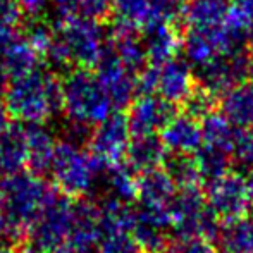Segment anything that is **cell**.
I'll return each mask as SVG.
<instances>
[{"instance_id":"cell-1","label":"cell","mask_w":253,"mask_h":253,"mask_svg":"<svg viewBox=\"0 0 253 253\" xmlns=\"http://www.w3.org/2000/svg\"><path fill=\"white\" fill-rule=\"evenodd\" d=\"M3 102L14 121L43 124L62 112V80L50 71L37 67L7 83Z\"/></svg>"},{"instance_id":"cell-2","label":"cell","mask_w":253,"mask_h":253,"mask_svg":"<svg viewBox=\"0 0 253 253\" xmlns=\"http://www.w3.org/2000/svg\"><path fill=\"white\" fill-rule=\"evenodd\" d=\"M105 40L100 21L62 17L53 26V42L47 60L66 69H91L100 60Z\"/></svg>"},{"instance_id":"cell-3","label":"cell","mask_w":253,"mask_h":253,"mask_svg":"<svg viewBox=\"0 0 253 253\" xmlns=\"http://www.w3.org/2000/svg\"><path fill=\"white\" fill-rule=\"evenodd\" d=\"M62 80V112L67 121L97 126L110 114L112 102L91 69H69Z\"/></svg>"},{"instance_id":"cell-4","label":"cell","mask_w":253,"mask_h":253,"mask_svg":"<svg viewBox=\"0 0 253 253\" xmlns=\"http://www.w3.org/2000/svg\"><path fill=\"white\" fill-rule=\"evenodd\" d=\"M167 209L172 219L174 241L183 243L193 238H203L213 243L219 240L222 220L209 207L205 191L200 186L177 190Z\"/></svg>"},{"instance_id":"cell-5","label":"cell","mask_w":253,"mask_h":253,"mask_svg":"<svg viewBox=\"0 0 253 253\" xmlns=\"http://www.w3.org/2000/svg\"><path fill=\"white\" fill-rule=\"evenodd\" d=\"M73 198L57 191L28 229V250L55 252L67 243L73 229Z\"/></svg>"},{"instance_id":"cell-6","label":"cell","mask_w":253,"mask_h":253,"mask_svg":"<svg viewBox=\"0 0 253 253\" xmlns=\"http://www.w3.org/2000/svg\"><path fill=\"white\" fill-rule=\"evenodd\" d=\"M93 177L86 150L66 140H57L50 169V179L57 190L73 200L86 197Z\"/></svg>"},{"instance_id":"cell-7","label":"cell","mask_w":253,"mask_h":253,"mask_svg":"<svg viewBox=\"0 0 253 253\" xmlns=\"http://www.w3.org/2000/svg\"><path fill=\"white\" fill-rule=\"evenodd\" d=\"M252 50L238 53H217L203 66L193 69L195 83L217 98L236 84L248 80Z\"/></svg>"},{"instance_id":"cell-8","label":"cell","mask_w":253,"mask_h":253,"mask_svg":"<svg viewBox=\"0 0 253 253\" xmlns=\"http://www.w3.org/2000/svg\"><path fill=\"white\" fill-rule=\"evenodd\" d=\"M205 198L210 209L224 222H233L248 215L253 203L247 177L241 176V172H227L207 183Z\"/></svg>"},{"instance_id":"cell-9","label":"cell","mask_w":253,"mask_h":253,"mask_svg":"<svg viewBox=\"0 0 253 253\" xmlns=\"http://www.w3.org/2000/svg\"><path fill=\"white\" fill-rule=\"evenodd\" d=\"M131 234L143 253H164L172 248V219L169 209L145 203L134 207Z\"/></svg>"},{"instance_id":"cell-10","label":"cell","mask_w":253,"mask_h":253,"mask_svg":"<svg viewBox=\"0 0 253 253\" xmlns=\"http://www.w3.org/2000/svg\"><path fill=\"white\" fill-rule=\"evenodd\" d=\"M129 141L131 131L127 124V114H124V110H116L95 126L93 136L86 150L110 169L126 159Z\"/></svg>"},{"instance_id":"cell-11","label":"cell","mask_w":253,"mask_h":253,"mask_svg":"<svg viewBox=\"0 0 253 253\" xmlns=\"http://www.w3.org/2000/svg\"><path fill=\"white\" fill-rule=\"evenodd\" d=\"M95 71H97L95 74L102 83L103 90L109 95L114 109H129L133 100L138 97V76L121 62V59L109 43L103 48V53Z\"/></svg>"},{"instance_id":"cell-12","label":"cell","mask_w":253,"mask_h":253,"mask_svg":"<svg viewBox=\"0 0 253 253\" xmlns=\"http://www.w3.org/2000/svg\"><path fill=\"white\" fill-rule=\"evenodd\" d=\"M179 114V105L160 95H138L127 109L131 136L160 134L162 129Z\"/></svg>"},{"instance_id":"cell-13","label":"cell","mask_w":253,"mask_h":253,"mask_svg":"<svg viewBox=\"0 0 253 253\" xmlns=\"http://www.w3.org/2000/svg\"><path fill=\"white\" fill-rule=\"evenodd\" d=\"M184 31L179 24L153 19L141 31L148 64L162 66L167 60L179 55Z\"/></svg>"},{"instance_id":"cell-14","label":"cell","mask_w":253,"mask_h":253,"mask_svg":"<svg viewBox=\"0 0 253 253\" xmlns=\"http://www.w3.org/2000/svg\"><path fill=\"white\" fill-rule=\"evenodd\" d=\"M159 67L157 74V95L181 105L195 88V74L183 57H174Z\"/></svg>"},{"instance_id":"cell-15","label":"cell","mask_w":253,"mask_h":253,"mask_svg":"<svg viewBox=\"0 0 253 253\" xmlns=\"http://www.w3.org/2000/svg\"><path fill=\"white\" fill-rule=\"evenodd\" d=\"M231 0H186L181 10L183 31H213L226 21Z\"/></svg>"},{"instance_id":"cell-16","label":"cell","mask_w":253,"mask_h":253,"mask_svg":"<svg viewBox=\"0 0 253 253\" xmlns=\"http://www.w3.org/2000/svg\"><path fill=\"white\" fill-rule=\"evenodd\" d=\"M42 60L43 59L40 57V53L35 50L30 40L21 33H16L10 40L0 45V67L9 78V81L35 71L37 67H40Z\"/></svg>"},{"instance_id":"cell-17","label":"cell","mask_w":253,"mask_h":253,"mask_svg":"<svg viewBox=\"0 0 253 253\" xmlns=\"http://www.w3.org/2000/svg\"><path fill=\"white\" fill-rule=\"evenodd\" d=\"M28 166L26 127L16 121L0 134V179L23 172Z\"/></svg>"},{"instance_id":"cell-18","label":"cell","mask_w":253,"mask_h":253,"mask_svg":"<svg viewBox=\"0 0 253 253\" xmlns=\"http://www.w3.org/2000/svg\"><path fill=\"white\" fill-rule=\"evenodd\" d=\"M160 138L169 152L195 153L203 145L200 121L186 116L184 112L177 114L162 129Z\"/></svg>"},{"instance_id":"cell-19","label":"cell","mask_w":253,"mask_h":253,"mask_svg":"<svg viewBox=\"0 0 253 253\" xmlns=\"http://www.w3.org/2000/svg\"><path fill=\"white\" fill-rule=\"evenodd\" d=\"M28 138V166L26 170L38 177H50L52 160L57 141L42 124H26Z\"/></svg>"},{"instance_id":"cell-20","label":"cell","mask_w":253,"mask_h":253,"mask_svg":"<svg viewBox=\"0 0 253 253\" xmlns=\"http://www.w3.org/2000/svg\"><path fill=\"white\" fill-rule=\"evenodd\" d=\"M222 116L238 129L253 127V84L250 81L236 84L219 97Z\"/></svg>"},{"instance_id":"cell-21","label":"cell","mask_w":253,"mask_h":253,"mask_svg":"<svg viewBox=\"0 0 253 253\" xmlns=\"http://www.w3.org/2000/svg\"><path fill=\"white\" fill-rule=\"evenodd\" d=\"M166 153L167 148L160 134H141V136H131L124 160L140 174L162 166Z\"/></svg>"},{"instance_id":"cell-22","label":"cell","mask_w":253,"mask_h":253,"mask_svg":"<svg viewBox=\"0 0 253 253\" xmlns=\"http://www.w3.org/2000/svg\"><path fill=\"white\" fill-rule=\"evenodd\" d=\"M177 188L169 174L160 167L140 172L138 176V202L153 207H169Z\"/></svg>"},{"instance_id":"cell-23","label":"cell","mask_w":253,"mask_h":253,"mask_svg":"<svg viewBox=\"0 0 253 253\" xmlns=\"http://www.w3.org/2000/svg\"><path fill=\"white\" fill-rule=\"evenodd\" d=\"M162 169L169 174V177L176 184L177 190L198 186L202 181L195 153H181V152L167 150L166 159L162 162Z\"/></svg>"},{"instance_id":"cell-24","label":"cell","mask_w":253,"mask_h":253,"mask_svg":"<svg viewBox=\"0 0 253 253\" xmlns=\"http://www.w3.org/2000/svg\"><path fill=\"white\" fill-rule=\"evenodd\" d=\"M219 243L227 253H253V207L248 215L222 226Z\"/></svg>"},{"instance_id":"cell-25","label":"cell","mask_w":253,"mask_h":253,"mask_svg":"<svg viewBox=\"0 0 253 253\" xmlns=\"http://www.w3.org/2000/svg\"><path fill=\"white\" fill-rule=\"evenodd\" d=\"M200 127H202L203 145L220 148V150H226L231 153V147H233L238 127H234L233 124L222 116L220 110L219 112L213 110V112L207 114L200 121Z\"/></svg>"},{"instance_id":"cell-26","label":"cell","mask_w":253,"mask_h":253,"mask_svg":"<svg viewBox=\"0 0 253 253\" xmlns=\"http://www.w3.org/2000/svg\"><path fill=\"white\" fill-rule=\"evenodd\" d=\"M110 17L117 24L143 30L153 19L152 0H110Z\"/></svg>"},{"instance_id":"cell-27","label":"cell","mask_w":253,"mask_h":253,"mask_svg":"<svg viewBox=\"0 0 253 253\" xmlns=\"http://www.w3.org/2000/svg\"><path fill=\"white\" fill-rule=\"evenodd\" d=\"M181 52H183V59L190 64L191 69L203 66L219 53L212 31H184Z\"/></svg>"},{"instance_id":"cell-28","label":"cell","mask_w":253,"mask_h":253,"mask_svg":"<svg viewBox=\"0 0 253 253\" xmlns=\"http://www.w3.org/2000/svg\"><path fill=\"white\" fill-rule=\"evenodd\" d=\"M138 176L140 174L126 162L116 164L107 170L105 177L109 181L110 195L117 197L126 203H133L138 200Z\"/></svg>"},{"instance_id":"cell-29","label":"cell","mask_w":253,"mask_h":253,"mask_svg":"<svg viewBox=\"0 0 253 253\" xmlns=\"http://www.w3.org/2000/svg\"><path fill=\"white\" fill-rule=\"evenodd\" d=\"M195 159H197L202 181H207V183L231 172L229 169L233 166V159H231L229 152L209 147V145H202L195 152Z\"/></svg>"},{"instance_id":"cell-30","label":"cell","mask_w":253,"mask_h":253,"mask_svg":"<svg viewBox=\"0 0 253 253\" xmlns=\"http://www.w3.org/2000/svg\"><path fill=\"white\" fill-rule=\"evenodd\" d=\"M62 17L102 21L110 16V0H52Z\"/></svg>"},{"instance_id":"cell-31","label":"cell","mask_w":253,"mask_h":253,"mask_svg":"<svg viewBox=\"0 0 253 253\" xmlns=\"http://www.w3.org/2000/svg\"><path fill=\"white\" fill-rule=\"evenodd\" d=\"M217 107H219V98H217L215 95L210 93V91L203 90V88L198 86V84H195L191 93L184 98L183 103H181L183 112L197 121H202L207 114L213 112Z\"/></svg>"},{"instance_id":"cell-32","label":"cell","mask_w":253,"mask_h":253,"mask_svg":"<svg viewBox=\"0 0 253 253\" xmlns=\"http://www.w3.org/2000/svg\"><path fill=\"white\" fill-rule=\"evenodd\" d=\"M231 159L238 170H243L247 174L253 170V127L236 131L231 147Z\"/></svg>"},{"instance_id":"cell-33","label":"cell","mask_w":253,"mask_h":253,"mask_svg":"<svg viewBox=\"0 0 253 253\" xmlns=\"http://www.w3.org/2000/svg\"><path fill=\"white\" fill-rule=\"evenodd\" d=\"M21 17L23 12L14 0H0V45H3L17 33Z\"/></svg>"},{"instance_id":"cell-34","label":"cell","mask_w":253,"mask_h":253,"mask_svg":"<svg viewBox=\"0 0 253 253\" xmlns=\"http://www.w3.org/2000/svg\"><path fill=\"white\" fill-rule=\"evenodd\" d=\"M100 253H143L131 233H117L102 238Z\"/></svg>"},{"instance_id":"cell-35","label":"cell","mask_w":253,"mask_h":253,"mask_svg":"<svg viewBox=\"0 0 253 253\" xmlns=\"http://www.w3.org/2000/svg\"><path fill=\"white\" fill-rule=\"evenodd\" d=\"M184 2H186V0H152L153 19L179 24L181 10H183Z\"/></svg>"},{"instance_id":"cell-36","label":"cell","mask_w":253,"mask_h":253,"mask_svg":"<svg viewBox=\"0 0 253 253\" xmlns=\"http://www.w3.org/2000/svg\"><path fill=\"white\" fill-rule=\"evenodd\" d=\"M177 253H217L212 241H207L203 238H193V240L183 241L174 245Z\"/></svg>"},{"instance_id":"cell-37","label":"cell","mask_w":253,"mask_h":253,"mask_svg":"<svg viewBox=\"0 0 253 253\" xmlns=\"http://www.w3.org/2000/svg\"><path fill=\"white\" fill-rule=\"evenodd\" d=\"M19 7V10L23 12V16L28 17H38L45 9L48 7V3H52V0H14Z\"/></svg>"},{"instance_id":"cell-38","label":"cell","mask_w":253,"mask_h":253,"mask_svg":"<svg viewBox=\"0 0 253 253\" xmlns=\"http://www.w3.org/2000/svg\"><path fill=\"white\" fill-rule=\"evenodd\" d=\"M231 9L245 17L253 16V0H231Z\"/></svg>"},{"instance_id":"cell-39","label":"cell","mask_w":253,"mask_h":253,"mask_svg":"<svg viewBox=\"0 0 253 253\" xmlns=\"http://www.w3.org/2000/svg\"><path fill=\"white\" fill-rule=\"evenodd\" d=\"M10 114H9V110H7V105H5V102H3V98L0 97V134L3 133V131L9 127V124H10Z\"/></svg>"},{"instance_id":"cell-40","label":"cell","mask_w":253,"mask_h":253,"mask_svg":"<svg viewBox=\"0 0 253 253\" xmlns=\"http://www.w3.org/2000/svg\"><path fill=\"white\" fill-rule=\"evenodd\" d=\"M247 35H248V45H250V50H253V16L250 17V21H248Z\"/></svg>"},{"instance_id":"cell-41","label":"cell","mask_w":253,"mask_h":253,"mask_svg":"<svg viewBox=\"0 0 253 253\" xmlns=\"http://www.w3.org/2000/svg\"><path fill=\"white\" fill-rule=\"evenodd\" d=\"M247 184H248V191H250V197L253 202V170H250L247 176Z\"/></svg>"},{"instance_id":"cell-42","label":"cell","mask_w":253,"mask_h":253,"mask_svg":"<svg viewBox=\"0 0 253 253\" xmlns=\"http://www.w3.org/2000/svg\"><path fill=\"white\" fill-rule=\"evenodd\" d=\"M248 81L253 84V50L250 55V66H248Z\"/></svg>"},{"instance_id":"cell-43","label":"cell","mask_w":253,"mask_h":253,"mask_svg":"<svg viewBox=\"0 0 253 253\" xmlns=\"http://www.w3.org/2000/svg\"><path fill=\"white\" fill-rule=\"evenodd\" d=\"M0 253H21V252L14 250V248H9V247H0Z\"/></svg>"},{"instance_id":"cell-44","label":"cell","mask_w":253,"mask_h":253,"mask_svg":"<svg viewBox=\"0 0 253 253\" xmlns=\"http://www.w3.org/2000/svg\"><path fill=\"white\" fill-rule=\"evenodd\" d=\"M164 253H177V250H176V247H172V248H169V250L164 252Z\"/></svg>"},{"instance_id":"cell-45","label":"cell","mask_w":253,"mask_h":253,"mask_svg":"<svg viewBox=\"0 0 253 253\" xmlns=\"http://www.w3.org/2000/svg\"><path fill=\"white\" fill-rule=\"evenodd\" d=\"M222 253H227V252H222Z\"/></svg>"}]
</instances>
